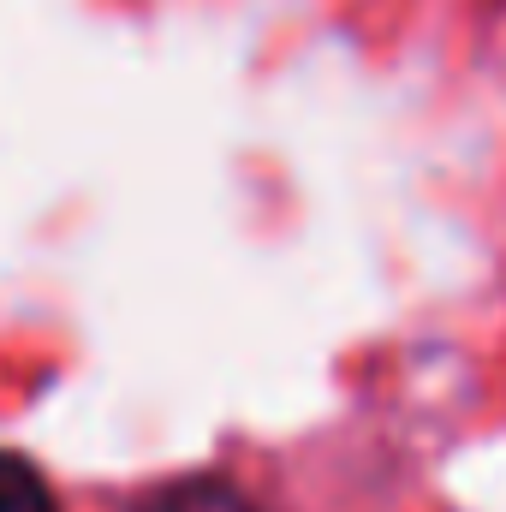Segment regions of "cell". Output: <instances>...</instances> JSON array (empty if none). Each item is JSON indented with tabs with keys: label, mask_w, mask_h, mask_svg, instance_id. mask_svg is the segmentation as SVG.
<instances>
[{
	"label": "cell",
	"mask_w": 506,
	"mask_h": 512,
	"mask_svg": "<svg viewBox=\"0 0 506 512\" xmlns=\"http://www.w3.org/2000/svg\"><path fill=\"white\" fill-rule=\"evenodd\" d=\"M143 512H256V507L233 489V483H221V477H191V483L161 489Z\"/></svg>",
	"instance_id": "obj_1"
},
{
	"label": "cell",
	"mask_w": 506,
	"mask_h": 512,
	"mask_svg": "<svg viewBox=\"0 0 506 512\" xmlns=\"http://www.w3.org/2000/svg\"><path fill=\"white\" fill-rule=\"evenodd\" d=\"M0 512H60L42 471L18 453H0Z\"/></svg>",
	"instance_id": "obj_2"
}]
</instances>
